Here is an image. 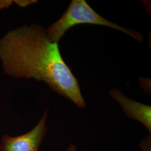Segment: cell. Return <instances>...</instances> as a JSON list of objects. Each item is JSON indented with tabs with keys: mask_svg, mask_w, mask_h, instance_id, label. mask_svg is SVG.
<instances>
[{
	"mask_svg": "<svg viewBox=\"0 0 151 151\" xmlns=\"http://www.w3.org/2000/svg\"><path fill=\"white\" fill-rule=\"evenodd\" d=\"M110 96L118 103L128 118L134 119L143 124L151 133V106L137 102L127 97L120 90L113 88Z\"/></svg>",
	"mask_w": 151,
	"mask_h": 151,
	"instance_id": "cell-4",
	"label": "cell"
},
{
	"mask_svg": "<svg viewBox=\"0 0 151 151\" xmlns=\"http://www.w3.org/2000/svg\"><path fill=\"white\" fill-rule=\"evenodd\" d=\"M140 147L142 151H151V134L143 138L140 142Z\"/></svg>",
	"mask_w": 151,
	"mask_h": 151,
	"instance_id": "cell-5",
	"label": "cell"
},
{
	"mask_svg": "<svg viewBox=\"0 0 151 151\" xmlns=\"http://www.w3.org/2000/svg\"><path fill=\"white\" fill-rule=\"evenodd\" d=\"M0 62L6 75L43 81L77 107H85L77 78L63 59L58 44L50 41L42 25H24L6 32L0 38Z\"/></svg>",
	"mask_w": 151,
	"mask_h": 151,
	"instance_id": "cell-1",
	"label": "cell"
},
{
	"mask_svg": "<svg viewBox=\"0 0 151 151\" xmlns=\"http://www.w3.org/2000/svg\"><path fill=\"white\" fill-rule=\"evenodd\" d=\"M67 151H77V148L75 145H74L73 144L70 143V146L67 149Z\"/></svg>",
	"mask_w": 151,
	"mask_h": 151,
	"instance_id": "cell-8",
	"label": "cell"
},
{
	"mask_svg": "<svg viewBox=\"0 0 151 151\" xmlns=\"http://www.w3.org/2000/svg\"><path fill=\"white\" fill-rule=\"evenodd\" d=\"M14 2L12 0H0V9H4L9 7Z\"/></svg>",
	"mask_w": 151,
	"mask_h": 151,
	"instance_id": "cell-7",
	"label": "cell"
},
{
	"mask_svg": "<svg viewBox=\"0 0 151 151\" xmlns=\"http://www.w3.org/2000/svg\"><path fill=\"white\" fill-rule=\"evenodd\" d=\"M14 2L20 7H25L32 4L37 3V1L34 0H16L14 1Z\"/></svg>",
	"mask_w": 151,
	"mask_h": 151,
	"instance_id": "cell-6",
	"label": "cell"
},
{
	"mask_svg": "<svg viewBox=\"0 0 151 151\" xmlns=\"http://www.w3.org/2000/svg\"><path fill=\"white\" fill-rule=\"evenodd\" d=\"M46 110L37 125L30 132L17 137L4 135L0 145V151H38L47 133Z\"/></svg>",
	"mask_w": 151,
	"mask_h": 151,
	"instance_id": "cell-3",
	"label": "cell"
},
{
	"mask_svg": "<svg viewBox=\"0 0 151 151\" xmlns=\"http://www.w3.org/2000/svg\"><path fill=\"white\" fill-rule=\"evenodd\" d=\"M92 24L111 27L124 32L142 43L141 33L123 27L110 22L97 14L85 0H72L64 14L46 30L47 37L52 43L58 44L62 37L70 27L80 24Z\"/></svg>",
	"mask_w": 151,
	"mask_h": 151,
	"instance_id": "cell-2",
	"label": "cell"
}]
</instances>
